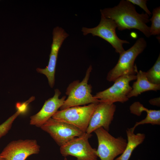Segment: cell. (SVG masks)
<instances>
[{
	"label": "cell",
	"mask_w": 160,
	"mask_h": 160,
	"mask_svg": "<svg viewBox=\"0 0 160 160\" xmlns=\"http://www.w3.org/2000/svg\"><path fill=\"white\" fill-rule=\"evenodd\" d=\"M40 150L35 140H19L10 142L0 156L5 160H25L30 155L39 153Z\"/></svg>",
	"instance_id": "cell-10"
},
{
	"label": "cell",
	"mask_w": 160,
	"mask_h": 160,
	"mask_svg": "<svg viewBox=\"0 0 160 160\" xmlns=\"http://www.w3.org/2000/svg\"><path fill=\"white\" fill-rule=\"evenodd\" d=\"M94 132L98 142L96 154L101 160H114L123 153L127 143L126 139L121 136L115 137L103 127Z\"/></svg>",
	"instance_id": "cell-4"
},
{
	"label": "cell",
	"mask_w": 160,
	"mask_h": 160,
	"mask_svg": "<svg viewBox=\"0 0 160 160\" xmlns=\"http://www.w3.org/2000/svg\"><path fill=\"white\" fill-rule=\"evenodd\" d=\"M136 79V75L121 76L116 79L112 86L97 93L94 96L99 100V102L124 103L129 100L127 95L132 89L129 82Z\"/></svg>",
	"instance_id": "cell-6"
},
{
	"label": "cell",
	"mask_w": 160,
	"mask_h": 160,
	"mask_svg": "<svg viewBox=\"0 0 160 160\" xmlns=\"http://www.w3.org/2000/svg\"><path fill=\"white\" fill-rule=\"evenodd\" d=\"M149 102L151 105L159 106L160 105V97L151 99L149 101Z\"/></svg>",
	"instance_id": "cell-21"
},
{
	"label": "cell",
	"mask_w": 160,
	"mask_h": 160,
	"mask_svg": "<svg viewBox=\"0 0 160 160\" xmlns=\"http://www.w3.org/2000/svg\"><path fill=\"white\" fill-rule=\"evenodd\" d=\"M134 131L132 127L127 128L126 132L127 141L125 149L123 153L114 160H129L134 150L144 141L145 135L140 133L135 134Z\"/></svg>",
	"instance_id": "cell-16"
},
{
	"label": "cell",
	"mask_w": 160,
	"mask_h": 160,
	"mask_svg": "<svg viewBox=\"0 0 160 160\" xmlns=\"http://www.w3.org/2000/svg\"><path fill=\"white\" fill-rule=\"evenodd\" d=\"M52 34V42L48 65L44 68L36 69L38 72L46 76L51 88L55 84V68L59 50L64 40L69 36L63 28L58 26L54 28Z\"/></svg>",
	"instance_id": "cell-11"
},
{
	"label": "cell",
	"mask_w": 160,
	"mask_h": 160,
	"mask_svg": "<svg viewBox=\"0 0 160 160\" xmlns=\"http://www.w3.org/2000/svg\"><path fill=\"white\" fill-rule=\"evenodd\" d=\"M92 70V67L90 65L81 81L75 80L68 85L65 92L68 97L60 108V110L72 107L99 103V100L92 94V87L91 84H88Z\"/></svg>",
	"instance_id": "cell-2"
},
{
	"label": "cell",
	"mask_w": 160,
	"mask_h": 160,
	"mask_svg": "<svg viewBox=\"0 0 160 160\" xmlns=\"http://www.w3.org/2000/svg\"><path fill=\"white\" fill-rule=\"evenodd\" d=\"M136 81L133 83L132 89L127 95L129 98L137 97L141 93L149 91H157L160 89V84L151 83L148 80L145 72L140 70L136 72Z\"/></svg>",
	"instance_id": "cell-15"
},
{
	"label": "cell",
	"mask_w": 160,
	"mask_h": 160,
	"mask_svg": "<svg viewBox=\"0 0 160 160\" xmlns=\"http://www.w3.org/2000/svg\"><path fill=\"white\" fill-rule=\"evenodd\" d=\"M117 28L116 24L113 20L101 15V20L98 25L92 28L83 27L81 31L84 36L90 33L93 36H97L105 40L115 49L116 52L120 54L125 51L123 44L129 43L118 37L116 31Z\"/></svg>",
	"instance_id": "cell-7"
},
{
	"label": "cell",
	"mask_w": 160,
	"mask_h": 160,
	"mask_svg": "<svg viewBox=\"0 0 160 160\" xmlns=\"http://www.w3.org/2000/svg\"><path fill=\"white\" fill-rule=\"evenodd\" d=\"M148 80L151 83L160 84V55H159L153 65L145 72Z\"/></svg>",
	"instance_id": "cell-17"
},
{
	"label": "cell",
	"mask_w": 160,
	"mask_h": 160,
	"mask_svg": "<svg viewBox=\"0 0 160 160\" xmlns=\"http://www.w3.org/2000/svg\"><path fill=\"white\" fill-rule=\"evenodd\" d=\"M91 134L84 133L81 135L72 139L60 147L62 155L76 157V160H97L96 149L93 148L89 142Z\"/></svg>",
	"instance_id": "cell-8"
},
{
	"label": "cell",
	"mask_w": 160,
	"mask_h": 160,
	"mask_svg": "<svg viewBox=\"0 0 160 160\" xmlns=\"http://www.w3.org/2000/svg\"><path fill=\"white\" fill-rule=\"evenodd\" d=\"M146 46V41L144 38L141 37L137 40L131 47L120 54L117 63L108 73L107 80L109 82H114L124 75H135L137 69L134 64L135 61Z\"/></svg>",
	"instance_id": "cell-3"
},
{
	"label": "cell",
	"mask_w": 160,
	"mask_h": 160,
	"mask_svg": "<svg viewBox=\"0 0 160 160\" xmlns=\"http://www.w3.org/2000/svg\"><path fill=\"white\" fill-rule=\"evenodd\" d=\"M130 113L136 116H140L142 112L145 111L147 115L143 119L136 123L132 127L135 130L138 126L145 124H151L152 125H160V110L149 109L146 108L138 101L132 103L129 107Z\"/></svg>",
	"instance_id": "cell-14"
},
{
	"label": "cell",
	"mask_w": 160,
	"mask_h": 160,
	"mask_svg": "<svg viewBox=\"0 0 160 160\" xmlns=\"http://www.w3.org/2000/svg\"><path fill=\"white\" fill-rule=\"evenodd\" d=\"M129 2L133 4H135L139 6L142 9L150 16L152 14L151 13L148 9L146 3L147 1L146 0H128Z\"/></svg>",
	"instance_id": "cell-20"
},
{
	"label": "cell",
	"mask_w": 160,
	"mask_h": 160,
	"mask_svg": "<svg viewBox=\"0 0 160 160\" xmlns=\"http://www.w3.org/2000/svg\"><path fill=\"white\" fill-rule=\"evenodd\" d=\"M54 96L46 100L40 111L30 118V124L40 127L58 111L63 104L65 96L59 98L61 94L58 89L55 90Z\"/></svg>",
	"instance_id": "cell-13"
},
{
	"label": "cell",
	"mask_w": 160,
	"mask_h": 160,
	"mask_svg": "<svg viewBox=\"0 0 160 160\" xmlns=\"http://www.w3.org/2000/svg\"><path fill=\"white\" fill-rule=\"evenodd\" d=\"M40 128L48 133L60 147L85 133L71 124L52 118Z\"/></svg>",
	"instance_id": "cell-9"
},
{
	"label": "cell",
	"mask_w": 160,
	"mask_h": 160,
	"mask_svg": "<svg viewBox=\"0 0 160 160\" xmlns=\"http://www.w3.org/2000/svg\"><path fill=\"white\" fill-rule=\"evenodd\" d=\"M116 109V106L114 103H98L91 116L86 132L91 134L100 127L108 132Z\"/></svg>",
	"instance_id": "cell-12"
},
{
	"label": "cell",
	"mask_w": 160,
	"mask_h": 160,
	"mask_svg": "<svg viewBox=\"0 0 160 160\" xmlns=\"http://www.w3.org/2000/svg\"><path fill=\"white\" fill-rule=\"evenodd\" d=\"M100 12L103 17L113 20L118 30L136 29L146 37L151 36L150 27L146 24L150 21L149 16L146 13H137L134 4L128 0H121L117 5L100 9Z\"/></svg>",
	"instance_id": "cell-1"
},
{
	"label": "cell",
	"mask_w": 160,
	"mask_h": 160,
	"mask_svg": "<svg viewBox=\"0 0 160 160\" xmlns=\"http://www.w3.org/2000/svg\"><path fill=\"white\" fill-rule=\"evenodd\" d=\"M0 160H5L0 156Z\"/></svg>",
	"instance_id": "cell-22"
},
{
	"label": "cell",
	"mask_w": 160,
	"mask_h": 160,
	"mask_svg": "<svg viewBox=\"0 0 160 160\" xmlns=\"http://www.w3.org/2000/svg\"><path fill=\"white\" fill-rule=\"evenodd\" d=\"M152 13V17L149 19L151 22L150 32L151 35H159L160 34V7L154 9Z\"/></svg>",
	"instance_id": "cell-18"
},
{
	"label": "cell",
	"mask_w": 160,
	"mask_h": 160,
	"mask_svg": "<svg viewBox=\"0 0 160 160\" xmlns=\"http://www.w3.org/2000/svg\"><path fill=\"white\" fill-rule=\"evenodd\" d=\"M98 103L76 106L58 111L52 118L71 124L86 132L91 116Z\"/></svg>",
	"instance_id": "cell-5"
},
{
	"label": "cell",
	"mask_w": 160,
	"mask_h": 160,
	"mask_svg": "<svg viewBox=\"0 0 160 160\" xmlns=\"http://www.w3.org/2000/svg\"><path fill=\"white\" fill-rule=\"evenodd\" d=\"M64 160H68L66 157H65Z\"/></svg>",
	"instance_id": "cell-23"
},
{
	"label": "cell",
	"mask_w": 160,
	"mask_h": 160,
	"mask_svg": "<svg viewBox=\"0 0 160 160\" xmlns=\"http://www.w3.org/2000/svg\"><path fill=\"white\" fill-rule=\"evenodd\" d=\"M16 117L12 115L0 125V138L5 135L11 129L12 124Z\"/></svg>",
	"instance_id": "cell-19"
}]
</instances>
